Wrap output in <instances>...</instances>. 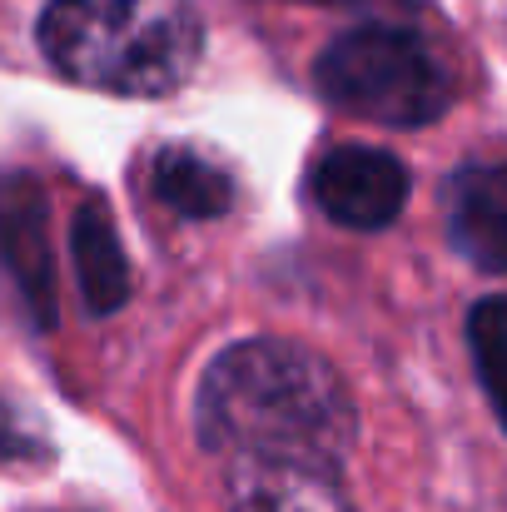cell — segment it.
<instances>
[{
    "instance_id": "1",
    "label": "cell",
    "mask_w": 507,
    "mask_h": 512,
    "mask_svg": "<svg viewBox=\"0 0 507 512\" xmlns=\"http://www.w3.org/2000/svg\"><path fill=\"white\" fill-rule=\"evenodd\" d=\"M194 433L224 458H284L338 473L358 438V413L343 378L314 348L244 339L204 368Z\"/></svg>"
},
{
    "instance_id": "9",
    "label": "cell",
    "mask_w": 507,
    "mask_h": 512,
    "mask_svg": "<svg viewBox=\"0 0 507 512\" xmlns=\"http://www.w3.org/2000/svg\"><path fill=\"white\" fill-rule=\"evenodd\" d=\"M150 189L184 219H219L234 204V179L194 145H165L150 160Z\"/></svg>"
},
{
    "instance_id": "4",
    "label": "cell",
    "mask_w": 507,
    "mask_h": 512,
    "mask_svg": "<svg viewBox=\"0 0 507 512\" xmlns=\"http://www.w3.org/2000/svg\"><path fill=\"white\" fill-rule=\"evenodd\" d=\"M314 204L343 229H388L408 204V170L378 145H338L314 165Z\"/></svg>"
},
{
    "instance_id": "6",
    "label": "cell",
    "mask_w": 507,
    "mask_h": 512,
    "mask_svg": "<svg viewBox=\"0 0 507 512\" xmlns=\"http://www.w3.org/2000/svg\"><path fill=\"white\" fill-rule=\"evenodd\" d=\"M448 239L483 274H507V160H473L443 189Z\"/></svg>"
},
{
    "instance_id": "2",
    "label": "cell",
    "mask_w": 507,
    "mask_h": 512,
    "mask_svg": "<svg viewBox=\"0 0 507 512\" xmlns=\"http://www.w3.org/2000/svg\"><path fill=\"white\" fill-rule=\"evenodd\" d=\"M40 50L75 85L150 100L194 75L204 20L189 0H50Z\"/></svg>"
},
{
    "instance_id": "10",
    "label": "cell",
    "mask_w": 507,
    "mask_h": 512,
    "mask_svg": "<svg viewBox=\"0 0 507 512\" xmlns=\"http://www.w3.org/2000/svg\"><path fill=\"white\" fill-rule=\"evenodd\" d=\"M468 348H473V368L478 383L507 428V294H488L473 304L468 314Z\"/></svg>"
},
{
    "instance_id": "12",
    "label": "cell",
    "mask_w": 507,
    "mask_h": 512,
    "mask_svg": "<svg viewBox=\"0 0 507 512\" xmlns=\"http://www.w3.org/2000/svg\"><path fill=\"white\" fill-rule=\"evenodd\" d=\"M319 5H363V0H319Z\"/></svg>"
},
{
    "instance_id": "7",
    "label": "cell",
    "mask_w": 507,
    "mask_h": 512,
    "mask_svg": "<svg viewBox=\"0 0 507 512\" xmlns=\"http://www.w3.org/2000/svg\"><path fill=\"white\" fill-rule=\"evenodd\" d=\"M229 512H353L334 468L229 458Z\"/></svg>"
},
{
    "instance_id": "3",
    "label": "cell",
    "mask_w": 507,
    "mask_h": 512,
    "mask_svg": "<svg viewBox=\"0 0 507 512\" xmlns=\"http://www.w3.org/2000/svg\"><path fill=\"white\" fill-rule=\"evenodd\" d=\"M319 95L343 115L388 130H423L453 105V80L433 45L403 25H353L314 60Z\"/></svg>"
},
{
    "instance_id": "5",
    "label": "cell",
    "mask_w": 507,
    "mask_h": 512,
    "mask_svg": "<svg viewBox=\"0 0 507 512\" xmlns=\"http://www.w3.org/2000/svg\"><path fill=\"white\" fill-rule=\"evenodd\" d=\"M0 264L20 284L30 314L55 324V259L45 234V189L25 170L0 174Z\"/></svg>"
},
{
    "instance_id": "8",
    "label": "cell",
    "mask_w": 507,
    "mask_h": 512,
    "mask_svg": "<svg viewBox=\"0 0 507 512\" xmlns=\"http://www.w3.org/2000/svg\"><path fill=\"white\" fill-rule=\"evenodd\" d=\"M70 254H75V274H80V294H85L90 314H115L130 299V259H125V244H120L105 204L75 209Z\"/></svg>"
},
{
    "instance_id": "11",
    "label": "cell",
    "mask_w": 507,
    "mask_h": 512,
    "mask_svg": "<svg viewBox=\"0 0 507 512\" xmlns=\"http://www.w3.org/2000/svg\"><path fill=\"white\" fill-rule=\"evenodd\" d=\"M25 453H35V438L20 423V413L0 398V458H25Z\"/></svg>"
}]
</instances>
